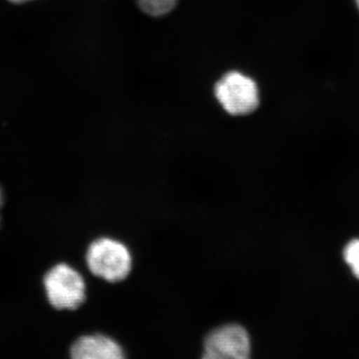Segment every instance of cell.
<instances>
[{
    "instance_id": "obj_2",
    "label": "cell",
    "mask_w": 359,
    "mask_h": 359,
    "mask_svg": "<svg viewBox=\"0 0 359 359\" xmlns=\"http://www.w3.org/2000/svg\"><path fill=\"white\" fill-rule=\"evenodd\" d=\"M215 96L224 110L231 116L252 114L259 105L256 82L238 71L226 73L217 82Z\"/></svg>"
},
{
    "instance_id": "obj_3",
    "label": "cell",
    "mask_w": 359,
    "mask_h": 359,
    "mask_svg": "<svg viewBox=\"0 0 359 359\" xmlns=\"http://www.w3.org/2000/svg\"><path fill=\"white\" fill-rule=\"evenodd\" d=\"M48 301L57 309H76L86 297V285L81 275L68 264L51 269L44 278Z\"/></svg>"
},
{
    "instance_id": "obj_9",
    "label": "cell",
    "mask_w": 359,
    "mask_h": 359,
    "mask_svg": "<svg viewBox=\"0 0 359 359\" xmlns=\"http://www.w3.org/2000/svg\"><path fill=\"white\" fill-rule=\"evenodd\" d=\"M355 2H356V6H358V9H359V0H355Z\"/></svg>"
},
{
    "instance_id": "obj_4",
    "label": "cell",
    "mask_w": 359,
    "mask_h": 359,
    "mask_svg": "<svg viewBox=\"0 0 359 359\" xmlns=\"http://www.w3.org/2000/svg\"><path fill=\"white\" fill-rule=\"evenodd\" d=\"M250 353V339L244 327L224 325L212 330L204 344V358L245 359Z\"/></svg>"
},
{
    "instance_id": "obj_1",
    "label": "cell",
    "mask_w": 359,
    "mask_h": 359,
    "mask_svg": "<svg viewBox=\"0 0 359 359\" xmlns=\"http://www.w3.org/2000/svg\"><path fill=\"white\" fill-rule=\"evenodd\" d=\"M87 264L93 275L110 283L124 280L132 268V257L126 245L111 238H99L90 245Z\"/></svg>"
},
{
    "instance_id": "obj_8",
    "label": "cell",
    "mask_w": 359,
    "mask_h": 359,
    "mask_svg": "<svg viewBox=\"0 0 359 359\" xmlns=\"http://www.w3.org/2000/svg\"><path fill=\"white\" fill-rule=\"evenodd\" d=\"M2 203H4V194H2L1 188H0V208H1Z\"/></svg>"
},
{
    "instance_id": "obj_6",
    "label": "cell",
    "mask_w": 359,
    "mask_h": 359,
    "mask_svg": "<svg viewBox=\"0 0 359 359\" xmlns=\"http://www.w3.org/2000/svg\"><path fill=\"white\" fill-rule=\"evenodd\" d=\"M139 8L153 18H161L171 13L176 7L177 0H137Z\"/></svg>"
},
{
    "instance_id": "obj_7",
    "label": "cell",
    "mask_w": 359,
    "mask_h": 359,
    "mask_svg": "<svg viewBox=\"0 0 359 359\" xmlns=\"http://www.w3.org/2000/svg\"><path fill=\"white\" fill-rule=\"evenodd\" d=\"M344 257L354 276L359 280V238H354L346 245Z\"/></svg>"
},
{
    "instance_id": "obj_5",
    "label": "cell",
    "mask_w": 359,
    "mask_h": 359,
    "mask_svg": "<svg viewBox=\"0 0 359 359\" xmlns=\"http://www.w3.org/2000/svg\"><path fill=\"white\" fill-rule=\"evenodd\" d=\"M70 353L75 359H120L125 356L114 339L102 334L79 337L71 347Z\"/></svg>"
}]
</instances>
